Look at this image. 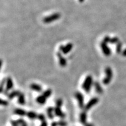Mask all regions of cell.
<instances>
[{"label":"cell","instance_id":"cell-1","mask_svg":"<svg viewBox=\"0 0 126 126\" xmlns=\"http://www.w3.org/2000/svg\"><path fill=\"white\" fill-rule=\"evenodd\" d=\"M93 83V79H92V77L91 75H88V77H86V78L85 79L84 82H83L82 86V87L83 90H85V91L86 93H89L91 91V86H92Z\"/></svg>","mask_w":126,"mask_h":126},{"label":"cell","instance_id":"cell-2","mask_svg":"<svg viewBox=\"0 0 126 126\" xmlns=\"http://www.w3.org/2000/svg\"><path fill=\"white\" fill-rule=\"evenodd\" d=\"M105 73L106 76L103 80V83L107 85L111 82V78H113V71L110 67H106L105 69Z\"/></svg>","mask_w":126,"mask_h":126},{"label":"cell","instance_id":"cell-3","mask_svg":"<svg viewBox=\"0 0 126 126\" xmlns=\"http://www.w3.org/2000/svg\"><path fill=\"white\" fill-rule=\"evenodd\" d=\"M60 16L61 15L59 13H55L54 14H53V15H51L44 18L43 21V22L45 23H49L53 22L55 21V20L59 19Z\"/></svg>","mask_w":126,"mask_h":126},{"label":"cell","instance_id":"cell-4","mask_svg":"<svg viewBox=\"0 0 126 126\" xmlns=\"http://www.w3.org/2000/svg\"><path fill=\"white\" fill-rule=\"evenodd\" d=\"M99 101V98H97L96 97H93V98L91 99V100L86 104L85 106V108H84L85 111H88V110L91 109L93 106H94L95 105H96V104L98 103Z\"/></svg>","mask_w":126,"mask_h":126},{"label":"cell","instance_id":"cell-5","mask_svg":"<svg viewBox=\"0 0 126 126\" xmlns=\"http://www.w3.org/2000/svg\"><path fill=\"white\" fill-rule=\"evenodd\" d=\"M75 96L76 97L77 100H78L79 107L81 109L84 108V98H83L82 94L79 92H77L75 94Z\"/></svg>","mask_w":126,"mask_h":126},{"label":"cell","instance_id":"cell-6","mask_svg":"<svg viewBox=\"0 0 126 126\" xmlns=\"http://www.w3.org/2000/svg\"><path fill=\"white\" fill-rule=\"evenodd\" d=\"M72 47H73V45L72 43H68L65 46L63 45L60 46V50L62 51L63 54H67L72 50Z\"/></svg>","mask_w":126,"mask_h":126},{"label":"cell","instance_id":"cell-7","mask_svg":"<svg viewBox=\"0 0 126 126\" xmlns=\"http://www.w3.org/2000/svg\"><path fill=\"white\" fill-rule=\"evenodd\" d=\"M100 46H101V48L102 51H103V54L105 56H109L111 54V50H110L109 47H108V46L107 45V43L104 42H102L101 45H100Z\"/></svg>","mask_w":126,"mask_h":126},{"label":"cell","instance_id":"cell-8","mask_svg":"<svg viewBox=\"0 0 126 126\" xmlns=\"http://www.w3.org/2000/svg\"><path fill=\"white\" fill-rule=\"evenodd\" d=\"M57 55L58 58H59L60 65L62 67H65L66 65H67V60L62 56V54H61V53L60 51L57 53Z\"/></svg>","mask_w":126,"mask_h":126},{"label":"cell","instance_id":"cell-9","mask_svg":"<svg viewBox=\"0 0 126 126\" xmlns=\"http://www.w3.org/2000/svg\"><path fill=\"white\" fill-rule=\"evenodd\" d=\"M54 114L57 116L58 117L61 118V119H64L65 117V114L64 112H63L60 108L56 107L54 108Z\"/></svg>","mask_w":126,"mask_h":126},{"label":"cell","instance_id":"cell-10","mask_svg":"<svg viewBox=\"0 0 126 126\" xmlns=\"http://www.w3.org/2000/svg\"><path fill=\"white\" fill-rule=\"evenodd\" d=\"M14 87V83L12 81L11 78L10 77H8L6 79V90L8 91L11 90Z\"/></svg>","mask_w":126,"mask_h":126},{"label":"cell","instance_id":"cell-11","mask_svg":"<svg viewBox=\"0 0 126 126\" xmlns=\"http://www.w3.org/2000/svg\"><path fill=\"white\" fill-rule=\"evenodd\" d=\"M86 118H87V115H86V113L85 111H83L80 114L79 116V120L80 122L83 125H85L87 123L86 122Z\"/></svg>","mask_w":126,"mask_h":126},{"label":"cell","instance_id":"cell-12","mask_svg":"<svg viewBox=\"0 0 126 126\" xmlns=\"http://www.w3.org/2000/svg\"><path fill=\"white\" fill-rule=\"evenodd\" d=\"M30 88L32 90L38 92H40L42 91V88L41 87V86L38 84H36V83H31Z\"/></svg>","mask_w":126,"mask_h":126},{"label":"cell","instance_id":"cell-13","mask_svg":"<svg viewBox=\"0 0 126 126\" xmlns=\"http://www.w3.org/2000/svg\"><path fill=\"white\" fill-rule=\"evenodd\" d=\"M54 111V108H53V107H48L47 109V114L48 117L50 119H54V114H53V112Z\"/></svg>","mask_w":126,"mask_h":126},{"label":"cell","instance_id":"cell-14","mask_svg":"<svg viewBox=\"0 0 126 126\" xmlns=\"http://www.w3.org/2000/svg\"><path fill=\"white\" fill-rule=\"evenodd\" d=\"M94 86L95 88V90L97 93L99 94H102L103 92V90L102 89V86H100V83L98 82H94Z\"/></svg>","mask_w":126,"mask_h":126},{"label":"cell","instance_id":"cell-15","mask_svg":"<svg viewBox=\"0 0 126 126\" xmlns=\"http://www.w3.org/2000/svg\"><path fill=\"white\" fill-rule=\"evenodd\" d=\"M14 113L20 116H24L27 114V112L25 110L22 109H15V110L14 111Z\"/></svg>","mask_w":126,"mask_h":126},{"label":"cell","instance_id":"cell-16","mask_svg":"<svg viewBox=\"0 0 126 126\" xmlns=\"http://www.w3.org/2000/svg\"><path fill=\"white\" fill-rule=\"evenodd\" d=\"M20 93L21 92H20L19 91H14L8 94V97L9 100H12V99L14 98L15 97L18 96Z\"/></svg>","mask_w":126,"mask_h":126},{"label":"cell","instance_id":"cell-17","mask_svg":"<svg viewBox=\"0 0 126 126\" xmlns=\"http://www.w3.org/2000/svg\"><path fill=\"white\" fill-rule=\"evenodd\" d=\"M46 99L47 98H46L43 94H42V95H40L37 97V98H36V102L39 104H40V105H45L46 103Z\"/></svg>","mask_w":126,"mask_h":126},{"label":"cell","instance_id":"cell-18","mask_svg":"<svg viewBox=\"0 0 126 126\" xmlns=\"http://www.w3.org/2000/svg\"><path fill=\"white\" fill-rule=\"evenodd\" d=\"M18 103L20 105H24L25 104V95L22 93H20L19 95L18 96Z\"/></svg>","mask_w":126,"mask_h":126},{"label":"cell","instance_id":"cell-19","mask_svg":"<svg viewBox=\"0 0 126 126\" xmlns=\"http://www.w3.org/2000/svg\"><path fill=\"white\" fill-rule=\"evenodd\" d=\"M27 117L29 118V119L31 120H34L37 118V116H38V114H37L34 111H28L27 112V114H26Z\"/></svg>","mask_w":126,"mask_h":126},{"label":"cell","instance_id":"cell-20","mask_svg":"<svg viewBox=\"0 0 126 126\" xmlns=\"http://www.w3.org/2000/svg\"><path fill=\"white\" fill-rule=\"evenodd\" d=\"M51 94H52L51 89H47V90H46L45 91H44L43 93V95L46 97V98H48V97H50V96L51 95Z\"/></svg>","mask_w":126,"mask_h":126},{"label":"cell","instance_id":"cell-21","mask_svg":"<svg viewBox=\"0 0 126 126\" xmlns=\"http://www.w3.org/2000/svg\"><path fill=\"white\" fill-rule=\"evenodd\" d=\"M122 44L121 42H119L117 44V46H116V52L117 53H122Z\"/></svg>","mask_w":126,"mask_h":126},{"label":"cell","instance_id":"cell-22","mask_svg":"<svg viewBox=\"0 0 126 126\" xmlns=\"http://www.w3.org/2000/svg\"><path fill=\"white\" fill-rule=\"evenodd\" d=\"M63 100L61 99H57V100L56 101V107H58V108H60L63 105Z\"/></svg>","mask_w":126,"mask_h":126},{"label":"cell","instance_id":"cell-23","mask_svg":"<svg viewBox=\"0 0 126 126\" xmlns=\"http://www.w3.org/2000/svg\"><path fill=\"white\" fill-rule=\"evenodd\" d=\"M37 119H38L40 121H41L42 122H45L46 117H45V114L41 113V114H38V116H37Z\"/></svg>","mask_w":126,"mask_h":126},{"label":"cell","instance_id":"cell-24","mask_svg":"<svg viewBox=\"0 0 126 126\" xmlns=\"http://www.w3.org/2000/svg\"><path fill=\"white\" fill-rule=\"evenodd\" d=\"M17 121H18V123H19V124L21 126H28L26 122H25L24 120L22 119H18Z\"/></svg>","mask_w":126,"mask_h":126},{"label":"cell","instance_id":"cell-25","mask_svg":"<svg viewBox=\"0 0 126 126\" xmlns=\"http://www.w3.org/2000/svg\"><path fill=\"white\" fill-rule=\"evenodd\" d=\"M58 126H67L68 124L64 120H59V122H57Z\"/></svg>","mask_w":126,"mask_h":126},{"label":"cell","instance_id":"cell-26","mask_svg":"<svg viewBox=\"0 0 126 126\" xmlns=\"http://www.w3.org/2000/svg\"><path fill=\"white\" fill-rule=\"evenodd\" d=\"M119 42V40L117 37H113V38L110 39V43L111 44H115V43H118Z\"/></svg>","mask_w":126,"mask_h":126},{"label":"cell","instance_id":"cell-27","mask_svg":"<svg viewBox=\"0 0 126 126\" xmlns=\"http://www.w3.org/2000/svg\"><path fill=\"white\" fill-rule=\"evenodd\" d=\"M6 79H4L2 80V82H1V92L2 93L3 92H4V85L5 84V82H6Z\"/></svg>","mask_w":126,"mask_h":126},{"label":"cell","instance_id":"cell-28","mask_svg":"<svg viewBox=\"0 0 126 126\" xmlns=\"http://www.w3.org/2000/svg\"><path fill=\"white\" fill-rule=\"evenodd\" d=\"M0 103H1V105H3V106H8V102L5 100H3L2 99H1V102H0Z\"/></svg>","mask_w":126,"mask_h":126},{"label":"cell","instance_id":"cell-29","mask_svg":"<svg viewBox=\"0 0 126 126\" xmlns=\"http://www.w3.org/2000/svg\"><path fill=\"white\" fill-rule=\"evenodd\" d=\"M11 123L12 124V126H19V125L17 120H11Z\"/></svg>","mask_w":126,"mask_h":126},{"label":"cell","instance_id":"cell-30","mask_svg":"<svg viewBox=\"0 0 126 126\" xmlns=\"http://www.w3.org/2000/svg\"><path fill=\"white\" fill-rule=\"evenodd\" d=\"M110 39H111L110 38V37H109V36H106V37H105L103 39V42H105L106 43H110Z\"/></svg>","mask_w":126,"mask_h":126},{"label":"cell","instance_id":"cell-31","mask_svg":"<svg viewBox=\"0 0 126 126\" xmlns=\"http://www.w3.org/2000/svg\"><path fill=\"white\" fill-rule=\"evenodd\" d=\"M48 126V124H47V123L46 122H42V124H41L40 126Z\"/></svg>","mask_w":126,"mask_h":126},{"label":"cell","instance_id":"cell-32","mask_svg":"<svg viewBox=\"0 0 126 126\" xmlns=\"http://www.w3.org/2000/svg\"><path fill=\"white\" fill-rule=\"evenodd\" d=\"M51 126H58L57 122H52L51 124Z\"/></svg>","mask_w":126,"mask_h":126},{"label":"cell","instance_id":"cell-33","mask_svg":"<svg viewBox=\"0 0 126 126\" xmlns=\"http://www.w3.org/2000/svg\"><path fill=\"white\" fill-rule=\"evenodd\" d=\"M122 55L123 56H124V57H126V49H125L123 51Z\"/></svg>","mask_w":126,"mask_h":126},{"label":"cell","instance_id":"cell-34","mask_svg":"<svg viewBox=\"0 0 126 126\" xmlns=\"http://www.w3.org/2000/svg\"><path fill=\"white\" fill-rule=\"evenodd\" d=\"M84 126H94V125L92 123H86Z\"/></svg>","mask_w":126,"mask_h":126},{"label":"cell","instance_id":"cell-35","mask_svg":"<svg viewBox=\"0 0 126 126\" xmlns=\"http://www.w3.org/2000/svg\"><path fill=\"white\" fill-rule=\"evenodd\" d=\"M84 1V0H79V2H83Z\"/></svg>","mask_w":126,"mask_h":126}]
</instances>
